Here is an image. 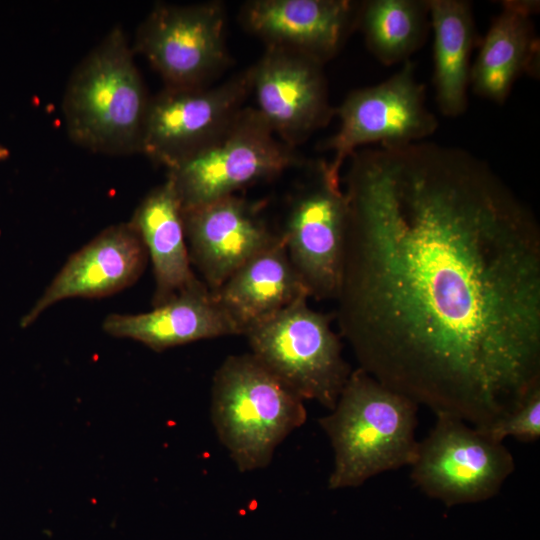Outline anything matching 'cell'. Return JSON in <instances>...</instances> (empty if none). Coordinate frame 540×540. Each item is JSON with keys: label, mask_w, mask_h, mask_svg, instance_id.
Masks as SVG:
<instances>
[{"label": "cell", "mask_w": 540, "mask_h": 540, "mask_svg": "<svg viewBox=\"0 0 540 540\" xmlns=\"http://www.w3.org/2000/svg\"><path fill=\"white\" fill-rule=\"evenodd\" d=\"M418 404L361 368L352 370L331 413L319 419L333 453L328 489L359 487L380 473L411 466Z\"/></svg>", "instance_id": "obj_2"}, {"label": "cell", "mask_w": 540, "mask_h": 540, "mask_svg": "<svg viewBox=\"0 0 540 540\" xmlns=\"http://www.w3.org/2000/svg\"><path fill=\"white\" fill-rule=\"evenodd\" d=\"M211 419L240 472L267 467L278 445L307 419L304 400L251 353L230 355L216 370Z\"/></svg>", "instance_id": "obj_4"}, {"label": "cell", "mask_w": 540, "mask_h": 540, "mask_svg": "<svg viewBox=\"0 0 540 540\" xmlns=\"http://www.w3.org/2000/svg\"><path fill=\"white\" fill-rule=\"evenodd\" d=\"M251 67L254 108L288 146L302 144L335 115L319 62L290 50L266 47Z\"/></svg>", "instance_id": "obj_12"}, {"label": "cell", "mask_w": 540, "mask_h": 540, "mask_svg": "<svg viewBox=\"0 0 540 540\" xmlns=\"http://www.w3.org/2000/svg\"><path fill=\"white\" fill-rule=\"evenodd\" d=\"M104 331L160 352L187 343L240 332L214 293L201 280L166 303L140 314H110Z\"/></svg>", "instance_id": "obj_16"}, {"label": "cell", "mask_w": 540, "mask_h": 540, "mask_svg": "<svg viewBox=\"0 0 540 540\" xmlns=\"http://www.w3.org/2000/svg\"><path fill=\"white\" fill-rule=\"evenodd\" d=\"M360 2L252 0L242 6L240 20L266 47L290 50L324 65L357 29Z\"/></svg>", "instance_id": "obj_14"}, {"label": "cell", "mask_w": 540, "mask_h": 540, "mask_svg": "<svg viewBox=\"0 0 540 540\" xmlns=\"http://www.w3.org/2000/svg\"><path fill=\"white\" fill-rule=\"evenodd\" d=\"M428 4L436 102L445 117H458L468 105L470 56L477 36L472 5L466 0H428Z\"/></svg>", "instance_id": "obj_20"}, {"label": "cell", "mask_w": 540, "mask_h": 540, "mask_svg": "<svg viewBox=\"0 0 540 540\" xmlns=\"http://www.w3.org/2000/svg\"><path fill=\"white\" fill-rule=\"evenodd\" d=\"M225 28L222 2L158 3L140 24L133 51L146 58L165 87H204L232 62Z\"/></svg>", "instance_id": "obj_8"}, {"label": "cell", "mask_w": 540, "mask_h": 540, "mask_svg": "<svg viewBox=\"0 0 540 540\" xmlns=\"http://www.w3.org/2000/svg\"><path fill=\"white\" fill-rule=\"evenodd\" d=\"M478 430L497 442H503L509 436L522 442L538 440L540 436V386L534 388L512 413Z\"/></svg>", "instance_id": "obj_22"}, {"label": "cell", "mask_w": 540, "mask_h": 540, "mask_svg": "<svg viewBox=\"0 0 540 540\" xmlns=\"http://www.w3.org/2000/svg\"><path fill=\"white\" fill-rule=\"evenodd\" d=\"M9 155H10L9 150L5 146L0 145V161L7 159Z\"/></svg>", "instance_id": "obj_23"}, {"label": "cell", "mask_w": 540, "mask_h": 540, "mask_svg": "<svg viewBox=\"0 0 540 540\" xmlns=\"http://www.w3.org/2000/svg\"><path fill=\"white\" fill-rule=\"evenodd\" d=\"M348 203L341 177L327 161L310 164L288 208L281 238L310 298L336 299L340 288Z\"/></svg>", "instance_id": "obj_10"}, {"label": "cell", "mask_w": 540, "mask_h": 540, "mask_svg": "<svg viewBox=\"0 0 540 540\" xmlns=\"http://www.w3.org/2000/svg\"><path fill=\"white\" fill-rule=\"evenodd\" d=\"M301 298L249 329L251 354L303 400L329 409L352 372L342 355L340 335L331 326L333 314L313 310Z\"/></svg>", "instance_id": "obj_5"}, {"label": "cell", "mask_w": 540, "mask_h": 540, "mask_svg": "<svg viewBox=\"0 0 540 540\" xmlns=\"http://www.w3.org/2000/svg\"><path fill=\"white\" fill-rule=\"evenodd\" d=\"M134 51L114 27L73 71L63 114L70 139L95 153H140L149 103Z\"/></svg>", "instance_id": "obj_3"}, {"label": "cell", "mask_w": 540, "mask_h": 540, "mask_svg": "<svg viewBox=\"0 0 540 540\" xmlns=\"http://www.w3.org/2000/svg\"><path fill=\"white\" fill-rule=\"evenodd\" d=\"M213 293L240 334L297 300L310 298L280 233L271 245L245 262Z\"/></svg>", "instance_id": "obj_18"}, {"label": "cell", "mask_w": 540, "mask_h": 540, "mask_svg": "<svg viewBox=\"0 0 540 540\" xmlns=\"http://www.w3.org/2000/svg\"><path fill=\"white\" fill-rule=\"evenodd\" d=\"M334 314L359 368L483 429L540 386V227L482 159L420 141L347 160Z\"/></svg>", "instance_id": "obj_1"}, {"label": "cell", "mask_w": 540, "mask_h": 540, "mask_svg": "<svg viewBox=\"0 0 540 540\" xmlns=\"http://www.w3.org/2000/svg\"><path fill=\"white\" fill-rule=\"evenodd\" d=\"M304 160L281 141L253 107H244L213 141L167 170L182 209L234 195L256 182L301 166Z\"/></svg>", "instance_id": "obj_6"}, {"label": "cell", "mask_w": 540, "mask_h": 540, "mask_svg": "<svg viewBox=\"0 0 540 540\" xmlns=\"http://www.w3.org/2000/svg\"><path fill=\"white\" fill-rule=\"evenodd\" d=\"M252 67L197 88L164 87L149 99L140 153L172 168L217 138L245 107Z\"/></svg>", "instance_id": "obj_11"}, {"label": "cell", "mask_w": 540, "mask_h": 540, "mask_svg": "<svg viewBox=\"0 0 540 540\" xmlns=\"http://www.w3.org/2000/svg\"><path fill=\"white\" fill-rule=\"evenodd\" d=\"M148 254L132 226H110L69 257L20 325L28 327L55 303L67 298H101L134 284Z\"/></svg>", "instance_id": "obj_15"}, {"label": "cell", "mask_w": 540, "mask_h": 540, "mask_svg": "<svg viewBox=\"0 0 540 540\" xmlns=\"http://www.w3.org/2000/svg\"><path fill=\"white\" fill-rule=\"evenodd\" d=\"M538 10V1L503 2L471 66L469 85L477 95L502 104L519 77L539 76V38L531 19Z\"/></svg>", "instance_id": "obj_17"}, {"label": "cell", "mask_w": 540, "mask_h": 540, "mask_svg": "<svg viewBox=\"0 0 540 540\" xmlns=\"http://www.w3.org/2000/svg\"><path fill=\"white\" fill-rule=\"evenodd\" d=\"M425 102L426 86L411 60L383 82L351 91L335 108L339 129L321 147L332 152L331 173L341 177L343 164L365 145L400 146L430 137L439 123Z\"/></svg>", "instance_id": "obj_9"}, {"label": "cell", "mask_w": 540, "mask_h": 540, "mask_svg": "<svg viewBox=\"0 0 540 540\" xmlns=\"http://www.w3.org/2000/svg\"><path fill=\"white\" fill-rule=\"evenodd\" d=\"M430 28L428 0L360 2L357 29L371 54L383 65L410 60L425 44Z\"/></svg>", "instance_id": "obj_21"}, {"label": "cell", "mask_w": 540, "mask_h": 540, "mask_svg": "<svg viewBox=\"0 0 540 540\" xmlns=\"http://www.w3.org/2000/svg\"><path fill=\"white\" fill-rule=\"evenodd\" d=\"M183 219L190 262L212 292L279 236L259 206L237 194L183 210Z\"/></svg>", "instance_id": "obj_13"}, {"label": "cell", "mask_w": 540, "mask_h": 540, "mask_svg": "<svg viewBox=\"0 0 540 540\" xmlns=\"http://www.w3.org/2000/svg\"><path fill=\"white\" fill-rule=\"evenodd\" d=\"M419 441L411 479L427 496L446 506L476 503L498 494L515 468L503 442L492 440L462 419L436 414Z\"/></svg>", "instance_id": "obj_7"}, {"label": "cell", "mask_w": 540, "mask_h": 540, "mask_svg": "<svg viewBox=\"0 0 540 540\" xmlns=\"http://www.w3.org/2000/svg\"><path fill=\"white\" fill-rule=\"evenodd\" d=\"M129 224L141 238L152 262L155 278L153 307L166 303L201 281L191 268L183 209L169 179L141 200Z\"/></svg>", "instance_id": "obj_19"}]
</instances>
